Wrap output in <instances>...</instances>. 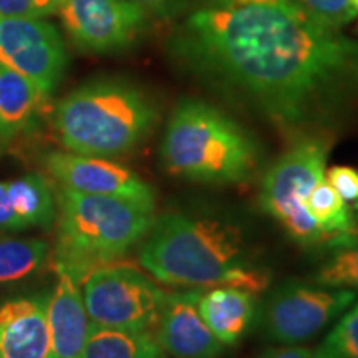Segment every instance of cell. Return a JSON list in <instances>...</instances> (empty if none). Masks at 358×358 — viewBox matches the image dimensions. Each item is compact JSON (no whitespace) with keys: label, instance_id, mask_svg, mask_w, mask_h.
Here are the masks:
<instances>
[{"label":"cell","instance_id":"cell-6","mask_svg":"<svg viewBox=\"0 0 358 358\" xmlns=\"http://www.w3.org/2000/svg\"><path fill=\"white\" fill-rule=\"evenodd\" d=\"M332 141L322 133L307 134L279 156L264 174L259 206L303 248H329L330 241L306 213V199L322 179Z\"/></svg>","mask_w":358,"mask_h":358},{"label":"cell","instance_id":"cell-30","mask_svg":"<svg viewBox=\"0 0 358 358\" xmlns=\"http://www.w3.org/2000/svg\"><path fill=\"white\" fill-rule=\"evenodd\" d=\"M350 2H352V6H353V7H355V8H357V10H358V0H350Z\"/></svg>","mask_w":358,"mask_h":358},{"label":"cell","instance_id":"cell-31","mask_svg":"<svg viewBox=\"0 0 358 358\" xmlns=\"http://www.w3.org/2000/svg\"><path fill=\"white\" fill-rule=\"evenodd\" d=\"M353 209H355V211L358 213V199L355 201V204H353Z\"/></svg>","mask_w":358,"mask_h":358},{"label":"cell","instance_id":"cell-28","mask_svg":"<svg viewBox=\"0 0 358 358\" xmlns=\"http://www.w3.org/2000/svg\"><path fill=\"white\" fill-rule=\"evenodd\" d=\"M259 358H313V353L301 345H280L268 348Z\"/></svg>","mask_w":358,"mask_h":358},{"label":"cell","instance_id":"cell-29","mask_svg":"<svg viewBox=\"0 0 358 358\" xmlns=\"http://www.w3.org/2000/svg\"><path fill=\"white\" fill-rule=\"evenodd\" d=\"M313 358H343V357L338 355L337 352L332 350V348L324 343V345H322L319 350L313 353Z\"/></svg>","mask_w":358,"mask_h":358},{"label":"cell","instance_id":"cell-24","mask_svg":"<svg viewBox=\"0 0 358 358\" xmlns=\"http://www.w3.org/2000/svg\"><path fill=\"white\" fill-rule=\"evenodd\" d=\"M64 0H0V17L43 19L58 13Z\"/></svg>","mask_w":358,"mask_h":358},{"label":"cell","instance_id":"cell-13","mask_svg":"<svg viewBox=\"0 0 358 358\" xmlns=\"http://www.w3.org/2000/svg\"><path fill=\"white\" fill-rule=\"evenodd\" d=\"M47 303L45 292L0 303V358H52Z\"/></svg>","mask_w":358,"mask_h":358},{"label":"cell","instance_id":"cell-23","mask_svg":"<svg viewBox=\"0 0 358 358\" xmlns=\"http://www.w3.org/2000/svg\"><path fill=\"white\" fill-rule=\"evenodd\" d=\"M325 345L343 358H358V303L330 330Z\"/></svg>","mask_w":358,"mask_h":358},{"label":"cell","instance_id":"cell-12","mask_svg":"<svg viewBox=\"0 0 358 358\" xmlns=\"http://www.w3.org/2000/svg\"><path fill=\"white\" fill-rule=\"evenodd\" d=\"M201 290L166 294L161 307L155 337L173 358H219L224 345L201 317L198 299Z\"/></svg>","mask_w":358,"mask_h":358},{"label":"cell","instance_id":"cell-21","mask_svg":"<svg viewBox=\"0 0 358 358\" xmlns=\"http://www.w3.org/2000/svg\"><path fill=\"white\" fill-rule=\"evenodd\" d=\"M330 254L317 271L315 284L358 290V234L342 237L330 245Z\"/></svg>","mask_w":358,"mask_h":358},{"label":"cell","instance_id":"cell-25","mask_svg":"<svg viewBox=\"0 0 358 358\" xmlns=\"http://www.w3.org/2000/svg\"><path fill=\"white\" fill-rule=\"evenodd\" d=\"M325 179L343 201L358 199V171L350 166H332L325 171Z\"/></svg>","mask_w":358,"mask_h":358},{"label":"cell","instance_id":"cell-9","mask_svg":"<svg viewBox=\"0 0 358 358\" xmlns=\"http://www.w3.org/2000/svg\"><path fill=\"white\" fill-rule=\"evenodd\" d=\"M66 50L58 30L42 19L0 17V65L29 78L48 96L66 70Z\"/></svg>","mask_w":358,"mask_h":358},{"label":"cell","instance_id":"cell-22","mask_svg":"<svg viewBox=\"0 0 358 358\" xmlns=\"http://www.w3.org/2000/svg\"><path fill=\"white\" fill-rule=\"evenodd\" d=\"M303 12H307L319 24L340 30L358 15L350 0H294Z\"/></svg>","mask_w":358,"mask_h":358},{"label":"cell","instance_id":"cell-10","mask_svg":"<svg viewBox=\"0 0 358 358\" xmlns=\"http://www.w3.org/2000/svg\"><path fill=\"white\" fill-rule=\"evenodd\" d=\"M58 13L78 48L110 53L136 42L150 12L136 0H64Z\"/></svg>","mask_w":358,"mask_h":358},{"label":"cell","instance_id":"cell-2","mask_svg":"<svg viewBox=\"0 0 358 358\" xmlns=\"http://www.w3.org/2000/svg\"><path fill=\"white\" fill-rule=\"evenodd\" d=\"M138 259L156 280L176 287L229 285L257 294L271 271L243 226L229 219L166 213L155 217Z\"/></svg>","mask_w":358,"mask_h":358},{"label":"cell","instance_id":"cell-4","mask_svg":"<svg viewBox=\"0 0 358 358\" xmlns=\"http://www.w3.org/2000/svg\"><path fill=\"white\" fill-rule=\"evenodd\" d=\"M158 122L155 101L136 85L103 78L55 103L52 124L71 153L116 158L140 146Z\"/></svg>","mask_w":358,"mask_h":358},{"label":"cell","instance_id":"cell-26","mask_svg":"<svg viewBox=\"0 0 358 358\" xmlns=\"http://www.w3.org/2000/svg\"><path fill=\"white\" fill-rule=\"evenodd\" d=\"M136 2L161 19H173L187 10L192 0H136Z\"/></svg>","mask_w":358,"mask_h":358},{"label":"cell","instance_id":"cell-15","mask_svg":"<svg viewBox=\"0 0 358 358\" xmlns=\"http://www.w3.org/2000/svg\"><path fill=\"white\" fill-rule=\"evenodd\" d=\"M198 308L222 345H236L249 332L257 313L254 292L229 285L201 292Z\"/></svg>","mask_w":358,"mask_h":358},{"label":"cell","instance_id":"cell-17","mask_svg":"<svg viewBox=\"0 0 358 358\" xmlns=\"http://www.w3.org/2000/svg\"><path fill=\"white\" fill-rule=\"evenodd\" d=\"M6 185L22 229H50L57 221V196L50 179L40 173H29L6 181Z\"/></svg>","mask_w":358,"mask_h":358},{"label":"cell","instance_id":"cell-11","mask_svg":"<svg viewBox=\"0 0 358 358\" xmlns=\"http://www.w3.org/2000/svg\"><path fill=\"white\" fill-rule=\"evenodd\" d=\"M43 166L60 187L85 194L127 199L148 209H155L156 206L151 186L131 169L113 163L110 158L50 151L43 156Z\"/></svg>","mask_w":358,"mask_h":358},{"label":"cell","instance_id":"cell-7","mask_svg":"<svg viewBox=\"0 0 358 358\" xmlns=\"http://www.w3.org/2000/svg\"><path fill=\"white\" fill-rule=\"evenodd\" d=\"M82 295L92 325L151 332L166 292L138 268L110 264L85 277Z\"/></svg>","mask_w":358,"mask_h":358},{"label":"cell","instance_id":"cell-14","mask_svg":"<svg viewBox=\"0 0 358 358\" xmlns=\"http://www.w3.org/2000/svg\"><path fill=\"white\" fill-rule=\"evenodd\" d=\"M57 275L47 303L52 358H80L90 330L80 282L64 271H57Z\"/></svg>","mask_w":358,"mask_h":358},{"label":"cell","instance_id":"cell-8","mask_svg":"<svg viewBox=\"0 0 358 358\" xmlns=\"http://www.w3.org/2000/svg\"><path fill=\"white\" fill-rule=\"evenodd\" d=\"M355 299V290L350 289L290 280L268 294L257 320L267 340L280 345H297L322 332Z\"/></svg>","mask_w":358,"mask_h":358},{"label":"cell","instance_id":"cell-16","mask_svg":"<svg viewBox=\"0 0 358 358\" xmlns=\"http://www.w3.org/2000/svg\"><path fill=\"white\" fill-rule=\"evenodd\" d=\"M43 98L29 78L0 65V145H10L32 127Z\"/></svg>","mask_w":358,"mask_h":358},{"label":"cell","instance_id":"cell-18","mask_svg":"<svg viewBox=\"0 0 358 358\" xmlns=\"http://www.w3.org/2000/svg\"><path fill=\"white\" fill-rule=\"evenodd\" d=\"M80 358H166V352L151 332L105 329L90 324Z\"/></svg>","mask_w":358,"mask_h":358},{"label":"cell","instance_id":"cell-19","mask_svg":"<svg viewBox=\"0 0 358 358\" xmlns=\"http://www.w3.org/2000/svg\"><path fill=\"white\" fill-rule=\"evenodd\" d=\"M306 213L317 224L322 234L330 241L329 248L342 237L357 232L352 209L345 204L342 196L327 182V179H322L307 196Z\"/></svg>","mask_w":358,"mask_h":358},{"label":"cell","instance_id":"cell-1","mask_svg":"<svg viewBox=\"0 0 358 358\" xmlns=\"http://www.w3.org/2000/svg\"><path fill=\"white\" fill-rule=\"evenodd\" d=\"M171 53L295 140L319 133L358 96V43L294 0H199Z\"/></svg>","mask_w":358,"mask_h":358},{"label":"cell","instance_id":"cell-20","mask_svg":"<svg viewBox=\"0 0 358 358\" xmlns=\"http://www.w3.org/2000/svg\"><path fill=\"white\" fill-rule=\"evenodd\" d=\"M48 250L42 239H13L0 234V287L37 274L47 262Z\"/></svg>","mask_w":358,"mask_h":358},{"label":"cell","instance_id":"cell-3","mask_svg":"<svg viewBox=\"0 0 358 358\" xmlns=\"http://www.w3.org/2000/svg\"><path fill=\"white\" fill-rule=\"evenodd\" d=\"M261 158V146L248 129L194 98L178 103L161 141L164 168L174 176L204 185L248 181Z\"/></svg>","mask_w":358,"mask_h":358},{"label":"cell","instance_id":"cell-5","mask_svg":"<svg viewBox=\"0 0 358 358\" xmlns=\"http://www.w3.org/2000/svg\"><path fill=\"white\" fill-rule=\"evenodd\" d=\"M57 271L77 282L123 259L145 239L155 221V209L66 187L57 192Z\"/></svg>","mask_w":358,"mask_h":358},{"label":"cell","instance_id":"cell-27","mask_svg":"<svg viewBox=\"0 0 358 358\" xmlns=\"http://www.w3.org/2000/svg\"><path fill=\"white\" fill-rule=\"evenodd\" d=\"M22 229L19 219L13 211L10 198L6 182L0 181V234H8V232H20Z\"/></svg>","mask_w":358,"mask_h":358}]
</instances>
